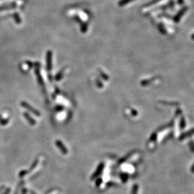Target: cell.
Here are the masks:
<instances>
[{"label": "cell", "instance_id": "1", "mask_svg": "<svg viewBox=\"0 0 194 194\" xmlns=\"http://www.w3.org/2000/svg\"><path fill=\"white\" fill-rule=\"evenodd\" d=\"M21 105L23 106V108H25V109H27V110L31 111L32 114L35 115H37V116L40 115V114L39 111H38V110H37L36 109H33V108L32 107V106H30L28 103L25 102V101H22V102L21 103Z\"/></svg>", "mask_w": 194, "mask_h": 194}, {"label": "cell", "instance_id": "2", "mask_svg": "<svg viewBox=\"0 0 194 194\" xmlns=\"http://www.w3.org/2000/svg\"><path fill=\"white\" fill-rule=\"evenodd\" d=\"M52 51H48L47 53V69L48 71L51 70L52 69Z\"/></svg>", "mask_w": 194, "mask_h": 194}, {"label": "cell", "instance_id": "3", "mask_svg": "<svg viewBox=\"0 0 194 194\" xmlns=\"http://www.w3.org/2000/svg\"><path fill=\"white\" fill-rule=\"evenodd\" d=\"M56 145L58 147V148L60 149V151L62 152V154H67V152L68 151H67V148L64 146V145L63 144V143L61 141V140H57V141L56 142Z\"/></svg>", "mask_w": 194, "mask_h": 194}, {"label": "cell", "instance_id": "4", "mask_svg": "<svg viewBox=\"0 0 194 194\" xmlns=\"http://www.w3.org/2000/svg\"><path fill=\"white\" fill-rule=\"evenodd\" d=\"M103 167H104V164H103V163H101V164L98 166V167L97 168V169L95 172V173L93 174V176H92V180L95 178L96 177H98V176L101 173V172L102 171L103 169Z\"/></svg>", "mask_w": 194, "mask_h": 194}, {"label": "cell", "instance_id": "5", "mask_svg": "<svg viewBox=\"0 0 194 194\" xmlns=\"http://www.w3.org/2000/svg\"><path fill=\"white\" fill-rule=\"evenodd\" d=\"M23 115H24V117H25V119H27V121H28L29 124H30V125H35V124H36V122H35L34 119L30 117V116L29 115V114H28V113L25 112L23 114Z\"/></svg>", "mask_w": 194, "mask_h": 194}, {"label": "cell", "instance_id": "6", "mask_svg": "<svg viewBox=\"0 0 194 194\" xmlns=\"http://www.w3.org/2000/svg\"><path fill=\"white\" fill-rule=\"evenodd\" d=\"M8 119H3L2 117H1V116L0 115V124L2 125H6V124L8 123Z\"/></svg>", "mask_w": 194, "mask_h": 194}, {"label": "cell", "instance_id": "7", "mask_svg": "<svg viewBox=\"0 0 194 194\" xmlns=\"http://www.w3.org/2000/svg\"><path fill=\"white\" fill-rule=\"evenodd\" d=\"M13 16H14L13 17H14V20H15V21H16V22H17V23L18 24L21 23V22H22V20H21V19H20V17H19L18 14V13H14Z\"/></svg>", "mask_w": 194, "mask_h": 194}, {"label": "cell", "instance_id": "8", "mask_svg": "<svg viewBox=\"0 0 194 194\" xmlns=\"http://www.w3.org/2000/svg\"><path fill=\"white\" fill-rule=\"evenodd\" d=\"M131 1H132V0H121L120 2L119 3V6H124V5H125V4H127L128 3L130 2Z\"/></svg>", "mask_w": 194, "mask_h": 194}, {"label": "cell", "instance_id": "9", "mask_svg": "<svg viewBox=\"0 0 194 194\" xmlns=\"http://www.w3.org/2000/svg\"><path fill=\"white\" fill-rule=\"evenodd\" d=\"M62 74H63V71H60L58 73L57 75L56 76V80L57 81H59L60 80L61 78H62Z\"/></svg>", "mask_w": 194, "mask_h": 194}, {"label": "cell", "instance_id": "10", "mask_svg": "<svg viewBox=\"0 0 194 194\" xmlns=\"http://www.w3.org/2000/svg\"><path fill=\"white\" fill-rule=\"evenodd\" d=\"M26 174H27V171H26L25 170H23L20 172V173H19V177H23V176H25Z\"/></svg>", "mask_w": 194, "mask_h": 194}, {"label": "cell", "instance_id": "11", "mask_svg": "<svg viewBox=\"0 0 194 194\" xmlns=\"http://www.w3.org/2000/svg\"><path fill=\"white\" fill-rule=\"evenodd\" d=\"M10 192H11V189L9 188H6V190H4V191L1 194H9V193H10Z\"/></svg>", "mask_w": 194, "mask_h": 194}, {"label": "cell", "instance_id": "12", "mask_svg": "<svg viewBox=\"0 0 194 194\" xmlns=\"http://www.w3.org/2000/svg\"><path fill=\"white\" fill-rule=\"evenodd\" d=\"M4 186H1V187H0V192L2 191L3 189H4Z\"/></svg>", "mask_w": 194, "mask_h": 194}, {"label": "cell", "instance_id": "13", "mask_svg": "<svg viewBox=\"0 0 194 194\" xmlns=\"http://www.w3.org/2000/svg\"><path fill=\"white\" fill-rule=\"evenodd\" d=\"M25 191H27V190H25V189H23V190H22V192H23V193H22V194H25Z\"/></svg>", "mask_w": 194, "mask_h": 194}]
</instances>
